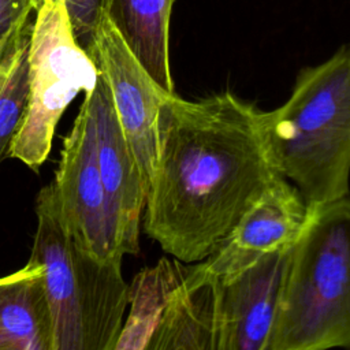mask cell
<instances>
[{
	"mask_svg": "<svg viewBox=\"0 0 350 350\" xmlns=\"http://www.w3.org/2000/svg\"><path fill=\"white\" fill-rule=\"evenodd\" d=\"M157 129L144 231L174 258L198 262L282 176L265 141L262 111L230 90L198 100L172 93L160 105Z\"/></svg>",
	"mask_w": 350,
	"mask_h": 350,
	"instance_id": "1",
	"label": "cell"
},
{
	"mask_svg": "<svg viewBox=\"0 0 350 350\" xmlns=\"http://www.w3.org/2000/svg\"><path fill=\"white\" fill-rule=\"evenodd\" d=\"M265 141L279 174L309 206L350 194V44L298 71L284 104L262 111Z\"/></svg>",
	"mask_w": 350,
	"mask_h": 350,
	"instance_id": "2",
	"label": "cell"
},
{
	"mask_svg": "<svg viewBox=\"0 0 350 350\" xmlns=\"http://www.w3.org/2000/svg\"><path fill=\"white\" fill-rule=\"evenodd\" d=\"M350 349V194L309 206L291 246L268 350Z\"/></svg>",
	"mask_w": 350,
	"mask_h": 350,
	"instance_id": "3",
	"label": "cell"
},
{
	"mask_svg": "<svg viewBox=\"0 0 350 350\" xmlns=\"http://www.w3.org/2000/svg\"><path fill=\"white\" fill-rule=\"evenodd\" d=\"M30 260L42 265L53 350H113L129 305L122 261H100L81 250L64 223L53 182L36 200Z\"/></svg>",
	"mask_w": 350,
	"mask_h": 350,
	"instance_id": "4",
	"label": "cell"
},
{
	"mask_svg": "<svg viewBox=\"0 0 350 350\" xmlns=\"http://www.w3.org/2000/svg\"><path fill=\"white\" fill-rule=\"evenodd\" d=\"M100 70L77 41L64 0H42L27 44V100L10 145L14 157L37 171L48 159L56 126L78 93H89Z\"/></svg>",
	"mask_w": 350,
	"mask_h": 350,
	"instance_id": "5",
	"label": "cell"
},
{
	"mask_svg": "<svg viewBox=\"0 0 350 350\" xmlns=\"http://www.w3.org/2000/svg\"><path fill=\"white\" fill-rule=\"evenodd\" d=\"M86 52L108 83L118 120L148 194L159 157V111L165 96L172 93L148 74L104 11Z\"/></svg>",
	"mask_w": 350,
	"mask_h": 350,
	"instance_id": "6",
	"label": "cell"
},
{
	"mask_svg": "<svg viewBox=\"0 0 350 350\" xmlns=\"http://www.w3.org/2000/svg\"><path fill=\"white\" fill-rule=\"evenodd\" d=\"M62 215L75 245L100 261L118 260L100 178L93 108L85 94L68 135L63 139L53 180Z\"/></svg>",
	"mask_w": 350,
	"mask_h": 350,
	"instance_id": "7",
	"label": "cell"
},
{
	"mask_svg": "<svg viewBox=\"0 0 350 350\" xmlns=\"http://www.w3.org/2000/svg\"><path fill=\"white\" fill-rule=\"evenodd\" d=\"M85 94L92 103L94 115L97 161L112 241L120 256L137 254L146 187L101 72L94 89Z\"/></svg>",
	"mask_w": 350,
	"mask_h": 350,
	"instance_id": "8",
	"label": "cell"
},
{
	"mask_svg": "<svg viewBox=\"0 0 350 350\" xmlns=\"http://www.w3.org/2000/svg\"><path fill=\"white\" fill-rule=\"evenodd\" d=\"M291 246L219 279L217 350H268Z\"/></svg>",
	"mask_w": 350,
	"mask_h": 350,
	"instance_id": "9",
	"label": "cell"
},
{
	"mask_svg": "<svg viewBox=\"0 0 350 350\" xmlns=\"http://www.w3.org/2000/svg\"><path fill=\"white\" fill-rule=\"evenodd\" d=\"M308 216L309 205L301 191L279 176L201 264L219 279L228 278L264 254L291 246Z\"/></svg>",
	"mask_w": 350,
	"mask_h": 350,
	"instance_id": "10",
	"label": "cell"
},
{
	"mask_svg": "<svg viewBox=\"0 0 350 350\" xmlns=\"http://www.w3.org/2000/svg\"><path fill=\"white\" fill-rule=\"evenodd\" d=\"M219 278L198 262L171 291L146 350H217Z\"/></svg>",
	"mask_w": 350,
	"mask_h": 350,
	"instance_id": "11",
	"label": "cell"
},
{
	"mask_svg": "<svg viewBox=\"0 0 350 350\" xmlns=\"http://www.w3.org/2000/svg\"><path fill=\"white\" fill-rule=\"evenodd\" d=\"M0 349L53 350L42 265L34 260L0 278Z\"/></svg>",
	"mask_w": 350,
	"mask_h": 350,
	"instance_id": "12",
	"label": "cell"
},
{
	"mask_svg": "<svg viewBox=\"0 0 350 350\" xmlns=\"http://www.w3.org/2000/svg\"><path fill=\"white\" fill-rule=\"evenodd\" d=\"M175 0H103V11L148 74L174 92L170 67V23Z\"/></svg>",
	"mask_w": 350,
	"mask_h": 350,
	"instance_id": "13",
	"label": "cell"
},
{
	"mask_svg": "<svg viewBox=\"0 0 350 350\" xmlns=\"http://www.w3.org/2000/svg\"><path fill=\"white\" fill-rule=\"evenodd\" d=\"M189 264L161 258L139 271L129 284L130 313L113 350H146L171 291L187 273Z\"/></svg>",
	"mask_w": 350,
	"mask_h": 350,
	"instance_id": "14",
	"label": "cell"
},
{
	"mask_svg": "<svg viewBox=\"0 0 350 350\" xmlns=\"http://www.w3.org/2000/svg\"><path fill=\"white\" fill-rule=\"evenodd\" d=\"M29 44V42H27ZM27 100V45L0 94V163L8 157L10 145L21 124Z\"/></svg>",
	"mask_w": 350,
	"mask_h": 350,
	"instance_id": "15",
	"label": "cell"
},
{
	"mask_svg": "<svg viewBox=\"0 0 350 350\" xmlns=\"http://www.w3.org/2000/svg\"><path fill=\"white\" fill-rule=\"evenodd\" d=\"M40 0H0V45L22 36L31 25Z\"/></svg>",
	"mask_w": 350,
	"mask_h": 350,
	"instance_id": "16",
	"label": "cell"
},
{
	"mask_svg": "<svg viewBox=\"0 0 350 350\" xmlns=\"http://www.w3.org/2000/svg\"><path fill=\"white\" fill-rule=\"evenodd\" d=\"M77 41L88 51L103 14V0H64Z\"/></svg>",
	"mask_w": 350,
	"mask_h": 350,
	"instance_id": "17",
	"label": "cell"
},
{
	"mask_svg": "<svg viewBox=\"0 0 350 350\" xmlns=\"http://www.w3.org/2000/svg\"><path fill=\"white\" fill-rule=\"evenodd\" d=\"M30 27H31V25H30ZM30 27L18 38L0 45V94H1L14 67H15V63H16L21 52L29 42Z\"/></svg>",
	"mask_w": 350,
	"mask_h": 350,
	"instance_id": "18",
	"label": "cell"
},
{
	"mask_svg": "<svg viewBox=\"0 0 350 350\" xmlns=\"http://www.w3.org/2000/svg\"><path fill=\"white\" fill-rule=\"evenodd\" d=\"M41 3H42V0H40V4H41Z\"/></svg>",
	"mask_w": 350,
	"mask_h": 350,
	"instance_id": "19",
	"label": "cell"
}]
</instances>
